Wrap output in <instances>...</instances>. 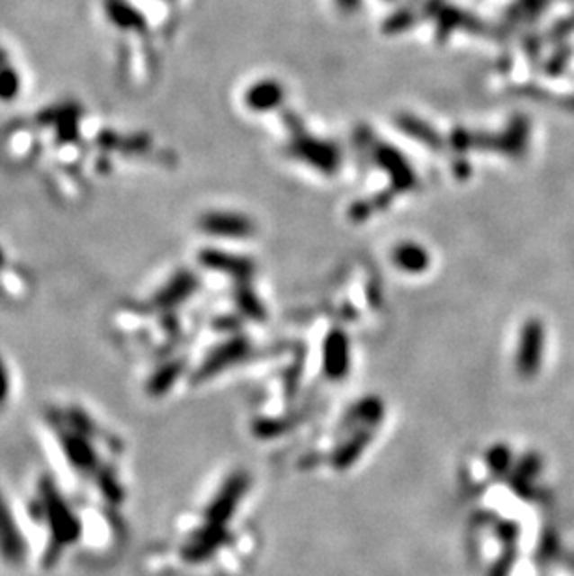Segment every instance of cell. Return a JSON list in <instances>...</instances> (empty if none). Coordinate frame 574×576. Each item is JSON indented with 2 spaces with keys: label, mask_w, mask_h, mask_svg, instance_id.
<instances>
[{
  "label": "cell",
  "mask_w": 574,
  "mask_h": 576,
  "mask_svg": "<svg viewBox=\"0 0 574 576\" xmlns=\"http://www.w3.org/2000/svg\"><path fill=\"white\" fill-rule=\"evenodd\" d=\"M339 4H342L344 8H349V10H353L356 4H358V0H337Z\"/></svg>",
  "instance_id": "6"
},
{
  "label": "cell",
  "mask_w": 574,
  "mask_h": 576,
  "mask_svg": "<svg viewBox=\"0 0 574 576\" xmlns=\"http://www.w3.org/2000/svg\"><path fill=\"white\" fill-rule=\"evenodd\" d=\"M203 228L213 233H222L226 238H247L252 233V224L235 215H209L203 220Z\"/></svg>",
  "instance_id": "2"
},
{
  "label": "cell",
  "mask_w": 574,
  "mask_h": 576,
  "mask_svg": "<svg viewBox=\"0 0 574 576\" xmlns=\"http://www.w3.org/2000/svg\"><path fill=\"white\" fill-rule=\"evenodd\" d=\"M327 374L334 379L342 377L347 370V339L344 334L334 332L328 338L327 344V356H325Z\"/></svg>",
  "instance_id": "3"
},
{
  "label": "cell",
  "mask_w": 574,
  "mask_h": 576,
  "mask_svg": "<svg viewBox=\"0 0 574 576\" xmlns=\"http://www.w3.org/2000/svg\"><path fill=\"white\" fill-rule=\"evenodd\" d=\"M396 261L398 266L405 271H410V273H417V271H424L429 264L427 259V254L424 248L416 247V245H403L398 248L396 252Z\"/></svg>",
  "instance_id": "4"
},
{
  "label": "cell",
  "mask_w": 574,
  "mask_h": 576,
  "mask_svg": "<svg viewBox=\"0 0 574 576\" xmlns=\"http://www.w3.org/2000/svg\"><path fill=\"white\" fill-rule=\"evenodd\" d=\"M282 99V90L276 83H264L257 85L250 94H248V103L254 109H269L278 104Z\"/></svg>",
  "instance_id": "5"
},
{
  "label": "cell",
  "mask_w": 574,
  "mask_h": 576,
  "mask_svg": "<svg viewBox=\"0 0 574 576\" xmlns=\"http://www.w3.org/2000/svg\"><path fill=\"white\" fill-rule=\"evenodd\" d=\"M544 351V327L537 320H530L520 334L516 368L522 377H534L539 372Z\"/></svg>",
  "instance_id": "1"
}]
</instances>
